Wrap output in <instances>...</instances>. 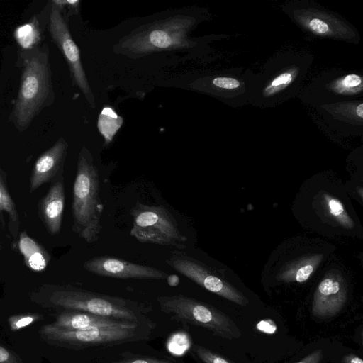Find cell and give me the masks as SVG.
<instances>
[{"mask_svg":"<svg viewBox=\"0 0 363 363\" xmlns=\"http://www.w3.org/2000/svg\"><path fill=\"white\" fill-rule=\"evenodd\" d=\"M313 58L308 53L284 51L267 61L261 72L247 71V102L257 107L272 108L296 96Z\"/></svg>","mask_w":363,"mask_h":363,"instance_id":"obj_1","label":"cell"},{"mask_svg":"<svg viewBox=\"0 0 363 363\" xmlns=\"http://www.w3.org/2000/svg\"><path fill=\"white\" fill-rule=\"evenodd\" d=\"M103 210L99 171L91 152L83 147L73 184L72 230L88 244L96 242L100 238Z\"/></svg>","mask_w":363,"mask_h":363,"instance_id":"obj_2","label":"cell"},{"mask_svg":"<svg viewBox=\"0 0 363 363\" xmlns=\"http://www.w3.org/2000/svg\"><path fill=\"white\" fill-rule=\"evenodd\" d=\"M195 23L192 16L176 15L138 28L121 39L119 46L133 57L188 48L195 44L189 38Z\"/></svg>","mask_w":363,"mask_h":363,"instance_id":"obj_3","label":"cell"},{"mask_svg":"<svg viewBox=\"0 0 363 363\" xmlns=\"http://www.w3.org/2000/svg\"><path fill=\"white\" fill-rule=\"evenodd\" d=\"M18 99L13 111L16 123L26 129L45 105L52 91L48 50L35 49L23 57Z\"/></svg>","mask_w":363,"mask_h":363,"instance_id":"obj_4","label":"cell"},{"mask_svg":"<svg viewBox=\"0 0 363 363\" xmlns=\"http://www.w3.org/2000/svg\"><path fill=\"white\" fill-rule=\"evenodd\" d=\"M50 302L67 310H74L139 323L144 306L131 299L103 294L71 285L53 287Z\"/></svg>","mask_w":363,"mask_h":363,"instance_id":"obj_5","label":"cell"},{"mask_svg":"<svg viewBox=\"0 0 363 363\" xmlns=\"http://www.w3.org/2000/svg\"><path fill=\"white\" fill-rule=\"evenodd\" d=\"M160 310L183 325L204 328L214 335L228 340L240 337L234 321L213 306L182 294L157 298Z\"/></svg>","mask_w":363,"mask_h":363,"instance_id":"obj_6","label":"cell"},{"mask_svg":"<svg viewBox=\"0 0 363 363\" xmlns=\"http://www.w3.org/2000/svg\"><path fill=\"white\" fill-rule=\"evenodd\" d=\"M133 225L130 235L142 243L186 247L187 238L179 228L172 213L163 205H147L139 201L131 208Z\"/></svg>","mask_w":363,"mask_h":363,"instance_id":"obj_7","label":"cell"},{"mask_svg":"<svg viewBox=\"0 0 363 363\" xmlns=\"http://www.w3.org/2000/svg\"><path fill=\"white\" fill-rule=\"evenodd\" d=\"M285 13L306 33L315 36L354 42L358 35L354 28L340 16L312 2L289 3Z\"/></svg>","mask_w":363,"mask_h":363,"instance_id":"obj_8","label":"cell"},{"mask_svg":"<svg viewBox=\"0 0 363 363\" xmlns=\"http://www.w3.org/2000/svg\"><path fill=\"white\" fill-rule=\"evenodd\" d=\"M363 78L355 72L325 73L314 79L303 91L300 98L316 108L360 97Z\"/></svg>","mask_w":363,"mask_h":363,"instance_id":"obj_9","label":"cell"},{"mask_svg":"<svg viewBox=\"0 0 363 363\" xmlns=\"http://www.w3.org/2000/svg\"><path fill=\"white\" fill-rule=\"evenodd\" d=\"M40 333L50 340L77 349L117 345L143 340L147 335L139 327L135 329L71 330L58 328L52 324L43 326Z\"/></svg>","mask_w":363,"mask_h":363,"instance_id":"obj_10","label":"cell"},{"mask_svg":"<svg viewBox=\"0 0 363 363\" xmlns=\"http://www.w3.org/2000/svg\"><path fill=\"white\" fill-rule=\"evenodd\" d=\"M165 262L182 275L212 293L241 306H246L248 303L247 298L239 291L186 252L179 250L171 251Z\"/></svg>","mask_w":363,"mask_h":363,"instance_id":"obj_11","label":"cell"},{"mask_svg":"<svg viewBox=\"0 0 363 363\" xmlns=\"http://www.w3.org/2000/svg\"><path fill=\"white\" fill-rule=\"evenodd\" d=\"M50 33L65 58L75 84L82 91L90 106L95 107L94 97L82 65L79 48L71 36L68 26L61 14V9L54 4H52L50 15Z\"/></svg>","mask_w":363,"mask_h":363,"instance_id":"obj_12","label":"cell"},{"mask_svg":"<svg viewBox=\"0 0 363 363\" xmlns=\"http://www.w3.org/2000/svg\"><path fill=\"white\" fill-rule=\"evenodd\" d=\"M83 267L98 276L123 279L164 280L169 275L158 268L108 255L91 257L84 262Z\"/></svg>","mask_w":363,"mask_h":363,"instance_id":"obj_13","label":"cell"},{"mask_svg":"<svg viewBox=\"0 0 363 363\" xmlns=\"http://www.w3.org/2000/svg\"><path fill=\"white\" fill-rule=\"evenodd\" d=\"M347 299L345 281L340 275H326L318 285L312 302V315L327 319L338 314Z\"/></svg>","mask_w":363,"mask_h":363,"instance_id":"obj_14","label":"cell"},{"mask_svg":"<svg viewBox=\"0 0 363 363\" xmlns=\"http://www.w3.org/2000/svg\"><path fill=\"white\" fill-rule=\"evenodd\" d=\"M201 89L220 99L231 106L247 102V87L245 74L230 72L216 74L203 79Z\"/></svg>","mask_w":363,"mask_h":363,"instance_id":"obj_15","label":"cell"},{"mask_svg":"<svg viewBox=\"0 0 363 363\" xmlns=\"http://www.w3.org/2000/svg\"><path fill=\"white\" fill-rule=\"evenodd\" d=\"M52 325L58 328L71 330L135 329L139 327L138 323L74 310H67L60 313Z\"/></svg>","mask_w":363,"mask_h":363,"instance_id":"obj_16","label":"cell"},{"mask_svg":"<svg viewBox=\"0 0 363 363\" xmlns=\"http://www.w3.org/2000/svg\"><path fill=\"white\" fill-rule=\"evenodd\" d=\"M67 151V143L63 138H60L38 158L30 178V192L50 181L57 174H62Z\"/></svg>","mask_w":363,"mask_h":363,"instance_id":"obj_17","label":"cell"},{"mask_svg":"<svg viewBox=\"0 0 363 363\" xmlns=\"http://www.w3.org/2000/svg\"><path fill=\"white\" fill-rule=\"evenodd\" d=\"M324 119L330 125H342V128L349 131L362 130L363 102L356 100L321 105L316 107ZM362 133V131L359 130Z\"/></svg>","mask_w":363,"mask_h":363,"instance_id":"obj_18","label":"cell"},{"mask_svg":"<svg viewBox=\"0 0 363 363\" xmlns=\"http://www.w3.org/2000/svg\"><path fill=\"white\" fill-rule=\"evenodd\" d=\"M65 194L62 181H56L39 202L40 217L48 231L60 233L65 208Z\"/></svg>","mask_w":363,"mask_h":363,"instance_id":"obj_19","label":"cell"},{"mask_svg":"<svg viewBox=\"0 0 363 363\" xmlns=\"http://www.w3.org/2000/svg\"><path fill=\"white\" fill-rule=\"evenodd\" d=\"M18 247L29 269L33 271L40 272L47 267L50 260V255L45 249L25 232L20 235Z\"/></svg>","mask_w":363,"mask_h":363,"instance_id":"obj_20","label":"cell"},{"mask_svg":"<svg viewBox=\"0 0 363 363\" xmlns=\"http://www.w3.org/2000/svg\"><path fill=\"white\" fill-rule=\"evenodd\" d=\"M320 260V256H314L301 260L286 269L280 275V279L286 281L304 282L308 279Z\"/></svg>","mask_w":363,"mask_h":363,"instance_id":"obj_21","label":"cell"},{"mask_svg":"<svg viewBox=\"0 0 363 363\" xmlns=\"http://www.w3.org/2000/svg\"><path fill=\"white\" fill-rule=\"evenodd\" d=\"M2 211L8 213L9 219V229L13 237L19 226V216L16 206L8 192L3 172L0 169V214Z\"/></svg>","mask_w":363,"mask_h":363,"instance_id":"obj_22","label":"cell"},{"mask_svg":"<svg viewBox=\"0 0 363 363\" xmlns=\"http://www.w3.org/2000/svg\"><path fill=\"white\" fill-rule=\"evenodd\" d=\"M16 42L23 49H30L40 40V33L35 18L28 23L20 26L15 30Z\"/></svg>","mask_w":363,"mask_h":363,"instance_id":"obj_23","label":"cell"},{"mask_svg":"<svg viewBox=\"0 0 363 363\" xmlns=\"http://www.w3.org/2000/svg\"><path fill=\"white\" fill-rule=\"evenodd\" d=\"M123 120L110 108L103 109L99 118V130L104 135L106 144L111 142Z\"/></svg>","mask_w":363,"mask_h":363,"instance_id":"obj_24","label":"cell"},{"mask_svg":"<svg viewBox=\"0 0 363 363\" xmlns=\"http://www.w3.org/2000/svg\"><path fill=\"white\" fill-rule=\"evenodd\" d=\"M324 198L329 213L345 227L352 228L354 223L347 214L342 203L328 195H325Z\"/></svg>","mask_w":363,"mask_h":363,"instance_id":"obj_25","label":"cell"},{"mask_svg":"<svg viewBox=\"0 0 363 363\" xmlns=\"http://www.w3.org/2000/svg\"><path fill=\"white\" fill-rule=\"evenodd\" d=\"M190 350L203 363H234L229 359L202 345H194Z\"/></svg>","mask_w":363,"mask_h":363,"instance_id":"obj_26","label":"cell"},{"mask_svg":"<svg viewBox=\"0 0 363 363\" xmlns=\"http://www.w3.org/2000/svg\"><path fill=\"white\" fill-rule=\"evenodd\" d=\"M116 363H177L169 359H161L149 356H134L130 358H125Z\"/></svg>","mask_w":363,"mask_h":363,"instance_id":"obj_27","label":"cell"},{"mask_svg":"<svg viewBox=\"0 0 363 363\" xmlns=\"http://www.w3.org/2000/svg\"><path fill=\"white\" fill-rule=\"evenodd\" d=\"M36 318L35 315H21L13 317L10 321L11 328L13 330H18L31 324Z\"/></svg>","mask_w":363,"mask_h":363,"instance_id":"obj_28","label":"cell"},{"mask_svg":"<svg viewBox=\"0 0 363 363\" xmlns=\"http://www.w3.org/2000/svg\"><path fill=\"white\" fill-rule=\"evenodd\" d=\"M0 363H21L11 351L0 345Z\"/></svg>","mask_w":363,"mask_h":363,"instance_id":"obj_29","label":"cell"},{"mask_svg":"<svg viewBox=\"0 0 363 363\" xmlns=\"http://www.w3.org/2000/svg\"><path fill=\"white\" fill-rule=\"evenodd\" d=\"M323 356L321 349H318L306 356L301 360L295 363H320Z\"/></svg>","mask_w":363,"mask_h":363,"instance_id":"obj_30","label":"cell"},{"mask_svg":"<svg viewBox=\"0 0 363 363\" xmlns=\"http://www.w3.org/2000/svg\"><path fill=\"white\" fill-rule=\"evenodd\" d=\"M342 363H363V360L359 356L350 353L343 357Z\"/></svg>","mask_w":363,"mask_h":363,"instance_id":"obj_31","label":"cell"},{"mask_svg":"<svg viewBox=\"0 0 363 363\" xmlns=\"http://www.w3.org/2000/svg\"><path fill=\"white\" fill-rule=\"evenodd\" d=\"M167 281L170 286H177L180 282V279L177 274H169L167 278Z\"/></svg>","mask_w":363,"mask_h":363,"instance_id":"obj_32","label":"cell"}]
</instances>
